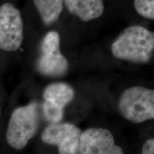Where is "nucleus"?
Returning a JSON list of instances; mask_svg holds the SVG:
<instances>
[{"label":"nucleus","instance_id":"nucleus-14","mask_svg":"<svg viewBox=\"0 0 154 154\" xmlns=\"http://www.w3.org/2000/svg\"><path fill=\"white\" fill-rule=\"evenodd\" d=\"M0 113H1V112H0Z\"/></svg>","mask_w":154,"mask_h":154},{"label":"nucleus","instance_id":"nucleus-12","mask_svg":"<svg viewBox=\"0 0 154 154\" xmlns=\"http://www.w3.org/2000/svg\"><path fill=\"white\" fill-rule=\"evenodd\" d=\"M134 5L140 16L154 20V0H134Z\"/></svg>","mask_w":154,"mask_h":154},{"label":"nucleus","instance_id":"nucleus-11","mask_svg":"<svg viewBox=\"0 0 154 154\" xmlns=\"http://www.w3.org/2000/svg\"><path fill=\"white\" fill-rule=\"evenodd\" d=\"M43 113L45 119L49 123L51 124L59 123L63 119L64 108L44 100L43 103Z\"/></svg>","mask_w":154,"mask_h":154},{"label":"nucleus","instance_id":"nucleus-9","mask_svg":"<svg viewBox=\"0 0 154 154\" xmlns=\"http://www.w3.org/2000/svg\"><path fill=\"white\" fill-rule=\"evenodd\" d=\"M43 97L45 101L64 108L74 99V90L65 83H54L45 88Z\"/></svg>","mask_w":154,"mask_h":154},{"label":"nucleus","instance_id":"nucleus-10","mask_svg":"<svg viewBox=\"0 0 154 154\" xmlns=\"http://www.w3.org/2000/svg\"><path fill=\"white\" fill-rule=\"evenodd\" d=\"M64 0H34L42 20L45 24H53L60 17Z\"/></svg>","mask_w":154,"mask_h":154},{"label":"nucleus","instance_id":"nucleus-5","mask_svg":"<svg viewBox=\"0 0 154 154\" xmlns=\"http://www.w3.org/2000/svg\"><path fill=\"white\" fill-rule=\"evenodd\" d=\"M23 22L20 12L11 4L0 7V49L14 51L23 41Z\"/></svg>","mask_w":154,"mask_h":154},{"label":"nucleus","instance_id":"nucleus-4","mask_svg":"<svg viewBox=\"0 0 154 154\" xmlns=\"http://www.w3.org/2000/svg\"><path fill=\"white\" fill-rule=\"evenodd\" d=\"M36 68L47 76L59 77L66 74L69 62L60 51V36L57 32H48L42 40Z\"/></svg>","mask_w":154,"mask_h":154},{"label":"nucleus","instance_id":"nucleus-2","mask_svg":"<svg viewBox=\"0 0 154 154\" xmlns=\"http://www.w3.org/2000/svg\"><path fill=\"white\" fill-rule=\"evenodd\" d=\"M118 109L125 119L133 124L154 119V89L141 86L128 88L119 98Z\"/></svg>","mask_w":154,"mask_h":154},{"label":"nucleus","instance_id":"nucleus-8","mask_svg":"<svg viewBox=\"0 0 154 154\" xmlns=\"http://www.w3.org/2000/svg\"><path fill=\"white\" fill-rule=\"evenodd\" d=\"M64 4L71 14L84 22L99 18L103 14V0H64Z\"/></svg>","mask_w":154,"mask_h":154},{"label":"nucleus","instance_id":"nucleus-3","mask_svg":"<svg viewBox=\"0 0 154 154\" xmlns=\"http://www.w3.org/2000/svg\"><path fill=\"white\" fill-rule=\"evenodd\" d=\"M37 104L32 102L13 111L7 130V140L16 150H22L34 137L38 129Z\"/></svg>","mask_w":154,"mask_h":154},{"label":"nucleus","instance_id":"nucleus-7","mask_svg":"<svg viewBox=\"0 0 154 154\" xmlns=\"http://www.w3.org/2000/svg\"><path fill=\"white\" fill-rule=\"evenodd\" d=\"M79 153L122 154L124 151L115 143L110 131L103 128H89L81 134Z\"/></svg>","mask_w":154,"mask_h":154},{"label":"nucleus","instance_id":"nucleus-6","mask_svg":"<svg viewBox=\"0 0 154 154\" xmlns=\"http://www.w3.org/2000/svg\"><path fill=\"white\" fill-rule=\"evenodd\" d=\"M82 131L69 123H54L47 126L42 134V140L49 145L57 146L59 153H79Z\"/></svg>","mask_w":154,"mask_h":154},{"label":"nucleus","instance_id":"nucleus-1","mask_svg":"<svg viewBox=\"0 0 154 154\" xmlns=\"http://www.w3.org/2000/svg\"><path fill=\"white\" fill-rule=\"evenodd\" d=\"M113 57L121 60L146 63L154 52V32L139 25L125 29L111 47Z\"/></svg>","mask_w":154,"mask_h":154},{"label":"nucleus","instance_id":"nucleus-13","mask_svg":"<svg viewBox=\"0 0 154 154\" xmlns=\"http://www.w3.org/2000/svg\"><path fill=\"white\" fill-rule=\"evenodd\" d=\"M141 153L143 154H154V138L146 140L142 146Z\"/></svg>","mask_w":154,"mask_h":154}]
</instances>
